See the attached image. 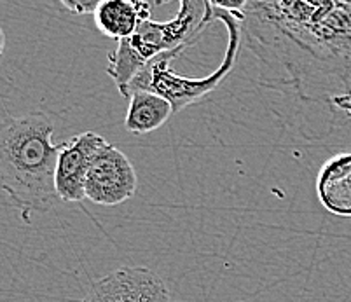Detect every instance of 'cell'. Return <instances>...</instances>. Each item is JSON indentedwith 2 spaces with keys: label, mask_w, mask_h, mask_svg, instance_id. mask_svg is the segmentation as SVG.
Masks as SVG:
<instances>
[{
  "label": "cell",
  "mask_w": 351,
  "mask_h": 302,
  "mask_svg": "<svg viewBox=\"0 0 351 302\" xmlns=\"http://www.w3.org/2000/svg\"><path fill=\"white\" fill-rule=\"evenodd\" d=\"M212 2V0H210ZM213 8V20H220L228 27V49H226L224 60L220 62V65L213 70L212 74L205 75V77H186V75H177L171 70L170 63L177 58L178 53L184 49L171 51L168 55H162L151 62L145 68L140 72L135 77V81L128 88L126 98L132 97L135 91H151V93L159 95V97L166 98L173 107V112H180L189 105L196 103V101L203 100L208 93H212L220 82L224 81L229 74H231L232 66H234L236 60H238V51L241 46V35H243V16H234L232 12L224 11V9L217 8L212 2Z\"/></svg>",
  "instance_id": "277c9868"
},
{
  "label": "cell",
  "mask_w": 351,
  "mask_h": 302,
  "mask_svg": "<svg viewBox=\"0 0 351 302\" xmlns=\"http://www.w3.org/2000/svg\"><path fill=\"white\" fill-rule=\"evenodd\" d=\"M54 124L43 112L5 116L0 124V184L21 210L25 222L32 213L49 212L58 201L56 168L62 145L53 144Z\"/></svg>",
  "instance_id": "7a4b0ae2"
},
{
  "label": "cell",
  "mask_w": 351,
  "mask_h": 302,
  "mask_svg": "<svg viewBox=\"0 0 351 302\" xmlns=\"http://www.w3.org/2000/svg\"><path fill=\"white\" fill-rule=\"evenodd\" d=\"M317 194L328 213L351 217V152L325 161L317 177Z\"/></svg>",
  "instance_id": "ba28073f"
},
{
  "label": "cell",
  "mask_w": 351,
  "mask_h": 302,
  "mask_svg": "<svg viewBox=\"0 0 351 302\" xmlns=\"http://www.w3.org/2000/svg\"><path fill=\"white\" fill-rule=\"evenodd\" d=\"M62 5L69 9L73 14H95L100 2L98 0H88V2H79V0H63Z\"/></svg>",
  "instance_id": "8fae6325"
},
{
  "label": "cell",
  "mask_w": 351,
  "mask_h": 302,
  "mask_svg": "<svg viewBox=\"0 0 351 302\" xmlns=\"http://www.w3.org/2000/svg\"><path fill=\"white\" fill-rule=\"evenodd\" d=\"M82 302H170V292L152 269L135 266L97 279Z\"/></svg>",
  "instance_id": "8992f818"
},
{
  "label": "cell",
  "mask_w": 351,
  "mask_h": 302,
  "mask_svg": "<svg viewBox=\"0 0 351 302\" xmlns=\"http://www.w3.org/2000/svg\"><path fill=\"white\" fill-rule=\"evenodd\" d=\"M170 302H182V301H170Z\"/></svg>",
  "instance_id": "7c38bea8"
},
{
  "label": "cell",
  "mask_w": 351,
  "mask_h": 302,
  "mask_svg": "<svg viewBox=\"0 0 351 302\" xmlns=\"http://www.w3.org/2000/svg\"><path fill=\"white\" fill-rule=\"evenodd\" d=\"M93 18L100 34L110 39L124 40L135 34L143 20L151 18V5L132 0H104Z\"/></svg>",
  "instance_id": "9c48e42d"
},
{
  "label": "cell",
  "mask_w": 351,
  "mask_h": 302,
  "mask_svg": "<svg viewBox=\"0 0 351 302\" xmlns=\"http://www.w3.org/2000/svg\"><path fill=\"white\" fill-rule=\"evenodd\" d=\"M173 114V107L166 98L151 91H135L130 97L124 128L135 135H145L161 128Z\"/></svg>",
  "instance_id": "30bf717a"
},
{
  "label": "cell",
  "mask_w": 351,
  "mask_h": 302,
  "mask_svg": "<svg viewBox=\"0 0 351 302\" xmlns=\"http://www.w3.org/2000/svg\"><path fill=\"white\" fill-rule=\"evenodd\" d=\"M108 142L101 135L84 131L62 144L56 168V192L65 203H81L86 199V177L95 155Z\"/></svg>",
  "instance_id": "52a82bcc"
},
{
  "label": "cell",
  "mask_w": 351,
  "mask_h": 302,
  "mask_svg": "<svg viewBox=\"0 0 351 302\" xmlns=\"http://www.w3.org/2000/svg\"><path fill=\"white\" fill-rule=\"evenodd\" d=\"M241 27L267 86L304 100L351 93V2H245Z\"/></svg>",
  "instance_id": "6da1fadb"
},
{
  "label": "cell",
  "mask_w": 351,
  "mask_h": 302,
  "mask_svg": "<svg viewBox=\"0 0 351 302\" xmlns=\"http://www.w3.org/2000/svg\"><path fill=\"white\" fill-rule=\"evenodd\" d=\"M138 179L123 151L107 144L95 155L86 177V199L95 205L116 206L133 198Z\"/></svg>",
  "instance_id": "5b68a950"
},
{
  "label": "cell",
  "mask_w": 351,
  "mask_h": 302,
  "mask_svg": "<svg viewBox=\"0 0 351 302\" xmlns=\"http://www.w3.org/2000/svg\"><path fill=\"white\" fill-rule=\"evenodd\" d=\"M212 21V2L182 0L173 20H143L132 37L119 40L117 49L108 55L107 74L126 98L130 84L149 63L171 51L186 49Z\"/></svg>",
  "instance_id": "3957f363"
}]
</instances>
